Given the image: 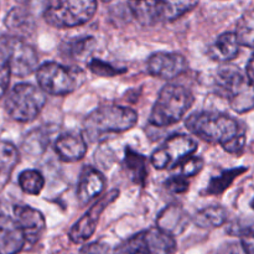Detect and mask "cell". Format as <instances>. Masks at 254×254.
I'll return each mask as SVG.
<instances>
[{"label":"cell","mask_w":254,"mask_h":254,"mask_svg":"<svg viewBox=\"0 0 254 254\" xmlns=\"http://www.w3.org/2000/svg\"><path fill=\"white\" fill-rule=\"evenodd\" d=\"M25 245L26 238L16 221L6 215H0V254H17Z\"/></svg>","instance_id":"9a60e30c"},{"label":"cell","mask_w":254,"mask_h":254,"mask_svg":"<svg viewBox=\"0 0 254 254\" xmlns=\"http://www.w3.org/2000/svg\"><path fill=\"white\" fill-rule=\"evenodd\" d=\"M197 149V143L185 134L173 135L165 141L163 146L151 155V164L158 170H164L175 166L183 159L192 155Z\"/></svg>","instance_id":"8fae6325"},{"label":"cell","mask_w":254,"mask_h":254,"mask_svg":"<svg viewBox=\"0 0 254 254\" xmlns=\"http://www.w3.org/2000/svg\"><path fill=\"white\" fill-rule=\"evenodd\" d=\"M123 165L127 173H128L129 178L133 180L134 184L140 186L145 185L146 176H148L145 156L131 150L130 148H127L126 151H124Z\"/></svg>","instance_id":"ffe728a7"},{"label":"cell","mask_w":254,"mask_h":254,"mask_svg":"<svg viewBox=\"0 0 254 254\" xmlns=\"http://www.w3.org/2000/svg\"><path fill=\"white\" fill-rule=\"evenodd\" d=\"M46 104V93L31 83L15 84L7 93L5 109L10 118L21 123L35 121Z\"/></svg>","instance_id":"8992f818"},{"label":"cell","mask_w":254,"mask_h":254,"mask_svg":"<svg viewBox=\"0 0 254 254\" xmlns=\"http://www.w3.org/2000/svg\"><path fill=\"white\" fill-rule=\"evenodd\" d=\"M193 102V94L188 88L179 84H166L159 92L149 122L158 128L174 126L186 116Z\"/></svg>","instance_id":"3957f363"},{"label":"cell","mask_w":254,"mask_h":254,"mask_svg":"<svg viewBox=\"0 0 254 254\" xmlns=\"http://www.w3.org/2000/svg\"><path fill=\"white\" fill-rule=\"evenodd\" d=\"M165 188L173 193H184L189 189L188 179L181 178V176L174 175L170 179H168L165 183Z\"/></svg>","instance_id":"4dcf8cb0"},{"label":"cell","mask_w":254,"mask_h":254,"mask_svg":"<svg viewBox=\"0 0 254 254\" xmlns=\"http://www.w3.org/2000/svg\"><path fill=\"white\" fill-rule=\"evenodd\" d=\"M19 163V151L9 141H0V178H9Z\"/></svg>","instance_id":"cb8c5ba5"},{"label":"cell","mask_w":254,"mask_h":254,"mask_svg":"<svg viewBox=\"0 0 254 254\" xmlns=\"http://www.w3.org/2000/svg\"><path fill=\"white\" fill-rule=\"evenodd\" d=\"M55 150L62 161L74 163L83 159L86 155L87 143L82 135L68 133L57 139L55 143Z\"/></svg>","instance_id":"e0dca14e"},{"label":"cell","mask_w":254,"mask_h":254,"mask_svg":"<svg viewBox=\"0 0 254 254\" xmlns=\"http://www.w3.org/2000/svg\"><path fill=\"white\" fill-rule=\"evenodd\" d=\"M188 69L185 57L176 52H155L148 60V72L161 79H173Z\"/></svg>","instance_id":"4fadbf2b"},{"label":"cell","mask_w":254,"mask_h":254,"mask_svg":"<svg viewBox=\"0 0 254 254\" xmlns=\"http://www.w3.org/2000/svg\"><path fill=\"white\" fill-rule=\"evenodd\" d=\"M96 11L97 0H57L45 10L44 19L57 29H68L88 22Z\"/></svg>","instance_id":"52a82bcc"},{"label":"cell","mask_w":254,"mask_h":254,"mask_svg":"<svg viewBox=\"0 0 254 254\" xmlns=\"http://www.w3.org/2000/svg\"><path fill=\"white\" fill-rule=\"evenodd\" d=\"M246 171H247V168H236L231 169V170L223 171L221 175L213 176L210 180V183H208L207 188H206L205 192L203 193L213 196L221 195V193L225 192V191L232 185V183L236 180V178L242 175Z\"/></svg>","instance_id":"7402d4cb"},{"label":"cell","mask_w":254,"mask_h":254,"mask_svg":"<svg viewBox=\"0 0 254 254\" xmlns=\"http://www.w3.org/2000/svg\"><path fill=\"white\" fill-rule=\"evenodd\" d=\"M175 251V238L160 228L153 227L122 242L114 250V254H174Z\"/></svg>","instance_id":"ba28073f"},{"label":"cell","mask_w":254,"mask_h":254,"mask_svg":"<svg viewBox=\"0 0 254 254\" xmlns=\"http://www.w3.org/2000/svg\"><path fill=\"white\" fill-rule=\"evenodd\" d=\"M240 47L235 32H223L208 47L207 55L213 61L228 62L238 56Z\"/></svg>","instance_id":"d6986e66"},{"label":"cell","mask_w":254,"mask_h":254,"mask_svg":"<svg viewBox=\"0 0 254 254\" xmlns=\"http://www.w3.org/2000/svg\"><path fill=\"white\" fill-rule=\"evenodd\" d=\"M203 165H205V161H203L202 158L190 155L188 156V158L183 159L180 163L176 164L173 168V170L175 171L178 176L188 179L197 175V174L202 170Z\"/></svg>","instance_id":"4316f807"},{"label":"cell","mask_w":254,"mask_h":254,"mask_svg":"<svg viewBox=\"0 0 254 254\" xmlns=\"http://www.w3.org/2000/svg\"><path fill=\"white\" fill-rule=\"evenodd\" d=\"M118 190H112L109 191L107 195H104L103 197L99 198V200L97 201L92 207H89L88 211H87V212L84 213L73 226H72L68 235L69 240L73 243H76V245L87 242V241L93 236V233L96 232L97 225H98L99 218H101L103 211L106 210L111 203H113L114 201L118 198Z\"/></svg>","instance_id":"7c38bea8"},{"label":"cell","mask_w":254,"mask_h":254,"mask_svg":"<svg viewBox=\"0 0 254 254\" xmlns=\"http://www.w3.org/2000/svg\"><path fill=\"white\" fill-rule=\"evenodd\" d=\"M185 126L197 138L210 144L223 146L245 134L240 124L232 117L217 112H197L188 117Z\"/></svg>","instance_id":"6da1fadb"},{"label":"cell","mask_w":254,"mask_h":254,"mask_svg":"<svg viewBox=\"0 0 254 254\" xmlns=\"http://www.w3.org/2000/svg\"><path fill=\"white\" fill-rule=\"evenodd\" d=\"M81 72L60 64L57 62H46L37 67L36 81L39 88L52 96H66L79 86Z\"/></svg>","instance_id":"9c48e42d"},{"label":"cell","mask_w":254,"mask_h":254,"mask_svg":"<svg viewBox=\"0 0 254 254\" xmlns=\"http://www.w3.org/2000/svg\"><path fill=\"white\" fill-rule=\"evenodd\" d=\"M14 220L24 232L26 242H37L46 230L44 215L39 210L30 206H15Z\"/></svg>","instance_id":"5bb4252c"},{"label":"cell","mask_w":254,"mask_h":254,"mask_svg":"<svg viewBox=\"0 0 254 254\" xmlns=\"http://www.w3.org/2000/svg\"><path fill=\"white\" fill-rule=\"evenodd\" d=\"M198 0H129V9L144 26L178 20L197 5Z\"/></svg>","instance_id":"5b68a950"},{"label":"cell","mask_w":254,"mask_h":254,"mask_svg":"<svg viewBox=\"0 0 254 254\" xmlns=\"http://www.w3.org/2000/svg\"><path fill=\"white\" fill-rule=\"evenodd\" d=\"M19 186L27 195H39L45 186V179L40 171L25 170L19 175Z\"/></svg>","instance_id":"d4e9b609"},{"label":"cell","mask_w":254,"mask_h":254,"mask_svg":"<svg viewBox=\"0 0 254 254\" xmlns=\"http://www.w3.org/2000/svg\"><path fill=\"white\" fill-rule=\"evenodd\" d=\"M88 69L99 77H114L126 72V68H119L99 59H93L88 62Z\"/></svg>","instance_id":"f1b7e54d"},{"label":"cell","mask_w":254,"mask_h":254,"mask_svg":"<svg viewBox=\"0 0 254 254\" xmlns=\"http://www.w3.org/2000/svg\"><path fill=\"white\" fill-rule=\"evenodd\" d=\"M246 73H247V78L254 84V55L252 56V59L248 61L247 68H246Z\"/></svg>","instance_id":"836d02e7"},{"label":"cell","mask_w":254,"mask_h":254,"mask_svg":"<svg viewBox=\"0 0 254 254\" xmlns=\"http://www.w3.org/2000/svg\"><path fill=\"white\" fill-rule=\"evenodd\" d=\"M6 25L11 30L17 31H27L34 27V19H32L30 11L21 7H15L10 11L6 17Z\"/></svg>","instance_id":"484cf974"},{"label":"cell","mask_w":254,"mask_h":254,"mask_svg":"<svg viewBox=\"0 0 254 254\" xmlns=\"http://www.w3.org/2000/svg\"><path fill=\"white\" fill-rule=\"evenodd\" d=\"M81 254H109V247L104 243H92L82 248Z\"/></svg>","instance_id":"d6a6232c"},{"label":"cell","mask_w":254,"mask_h":254,"mask_svg":"<svg viewBox=\"0 0 254 254\" xmlns=\"http://www.w3.org/2000/svg\"><path fill=\"white\" fill-rule=\"evenodd\" d=\"M11 76L26 77L39 67V56L31 45L19 37L2 36Z\"/></svg>","instance_id":"30bf717a"},{"label":"cell","mask_w":254,"mask_h":254,"mask_svg":"<svg viewBox=\"0 0 254 254\" xmlns=\"http://www.w3.org/2000/svg\"><path fill=\"white\" fill-rule=\"evenodd\" d=\"M103 1H111V0H103Z\"/></svg>","instance_id":"d590c367"},{"label":"cell","mask_w":254,"mask_h":254,"mask_svg":"<svg viewBox=\"0 0 254 254\" xmlns=\"http://www.w3.org/2000/svg\"><path fill=\"white\" fill-rule=\"evenodd\" d=\"M10 78H11V71H10L9 62H7L4 42L0 37V98L6 94L10 84Z\"/></svg>","instance_id":"f546056e"},{"label":"cell","mask_w":254,"mask_h":254,"mask_svg":"<svg viewBox=\"0 0 254 254\" xmlns=\"http://www.w3.org/2000/svg\"><path fill=\"white\" fill-rule=\"evenodd\" d=\"M240 46L254 49V9L248 10L241 16L235 31Z\"/></svg>","instance_id":"603a6c76"},{"label":"cell","mask_w":254,"mask_h":254,"mask_svg":"<svg viewBox=\"0 0 254 254\" xmlns=\"http://www.w3.org/2000/svg\"><path fill=\"white\" fill-rule=\"evenodd\" d=\"M216 91L226 98L237 113H247L254 108V84L237 67H221L216 73Z\"/></svg>","instance_id":"277c9868"},{"label":"cell","mask_w":254,"mask_h":254,"mask_svg":"<svg viewBox=\"0 0 254 254\" xmlns=\"http://www.w3.org/2000/svg\"><path fill=\"white\" fill-rule=\"evenodd\" d=\"M138 122L134 109L122 106H103L92 111L83 121V134L91 141L106 134L130 130Z\"/></svg>","instance_id":"7a4b0ae2"},{"label":"cell","mask_w":254,"mask_h":254,"mask_svg":"<svg viewBox=\"0 0 254 254\" xmlns=\"http://www.w3.org/2000/svg\"><path fill=\"white\" fill-rule=\"evenodd\" d=\"M188 226V213L176 205H170L160 212L156 220V227L170 236L180 235Z\"/></svg>","instance_id":"ac0fdd59"},{"label":"cell","mask_w":254,"mask_h":254,"mask_svg":"<svg viewBox=\"0 0 254 254\" xmlns=\"http://www.w3.org/2000/svg\"><path fill=\"white\" fill-rule=\"evenodd\" d=\"M106 186V179L93 168H86L81 174L78 186H77V197L81 205H87L92 200L99 196Z\"/></svg>","instance_id":"2e32d148"},{"label":"cell","mask_w":254,"mask_h":254,"mask_svg":"<svg viewBox=\"0 0 254 254\" xmlns=\"http://www.w3.org/2000/svg\"><path fill=\"white\" fill-rule=\"evenodd\" d=\"M227 211L221 206H208L198 211L193 217V222L200 228H217L225 225Z\"/></svg>","instance_id":"44dd1931"},{"label":"cell","mask_w":254,"mask_h":254,"mask_svg":"<svg viewBox=\"0 0 254 254\" xmlns=\"http://www.w3.org/2000/svg\"><path fill=\"white\" fill-rule=\"evenodd\" d=\"M96 46V40L93 37H81L67 44V54L74 60H82L88 57Z\"/></svg>","instance_id":"83f0119b"},{"label":"cell","mask_w":254,"mask_h":254,"mask_svg":"<svg viewBox=\"0 0 254 254\" xmlns=\"http://www.w3.org/2000/svg\"><path fill=\"white\" fill-rule=\"evenodd\" d=\"M252 207L254 208V200H253V202H252Z\"/></svg>","instance_id":"e575fe53"},{"label":"cell","mask_w":254,"mask_h":254,"mask_svg":"<svg viewBox=\"0 0 254 254\" xmlns=\"http://www.w3.org/2000/svg\"><path fill=\"white\" fill-rule=\"evenodd\" d=\"M241 237V243L246 254H254V230L247 231Z\"/></svg>","instance_id":"1f68e13d"}]
</instances>
